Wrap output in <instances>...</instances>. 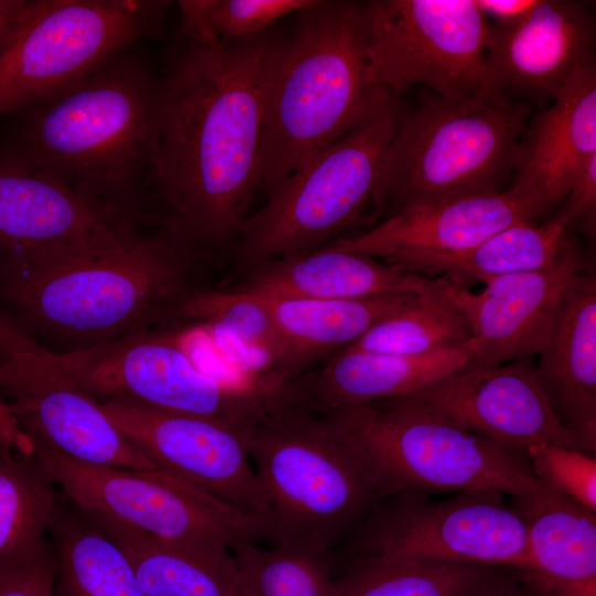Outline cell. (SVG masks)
<instances>
[{
	"instance_id": "obj_14",
	"label": "cell",
	"mask_w": 596,
	"mask_h": 596,
	"mask_svg": "<svg viewBox=\"0 0 596 596\" xmlns=\"http://www.w3.org/2000/svg\"><path fill=\"white\" fill-rule=\"evenodd\" d=\"M361 555L511 568L529 565L523 522L504 494L465 491L443 500L402 493L376 505L358 528Z\"/></svg>"
},
{
	"instance_id": "obj_26",
	"label": "cell",
	"mask_w": 596,
	"mask_h": 596,
	"mask_svg": "<svg viewBox=\"0 0 596 596\" xmlns=\"http://www.w3.org/2000/svg\"><path fill=\"white\" fill-rule=\"evenodd\" d=\"M84 513L123 550L146 596H240L232 552L170 544L113 519Z\"/></svg>"
},
{
	"instance_id": "obj_12",
	"label": "cell",
	"mask_w": 596,
	"mask_h": 596,
	"mask_svg": "<svg viewBox=\"0 0 596 596\" xmlns=\"http://www.w3.org/2000/svg\"><path fill=\"white\" fill-rule=\"evenodd\" d=\"M362 20L371 74L392 94L421 84L441 96L521 105L490 81V23L476 0H372L362 3Z\"/></svg>"
},
{
	"instance_id": "obj_42",
	"label": "cell",
	"mask_w": 596,
	"mask_h": 596,
	"mask_svg": "<svg viewBox=\"0 0 596 596\" xmlns=\"http://www.w3.org/2000/svg\"><path fill=\"white\" fill-rule=\"evenodd\" d=\"M10 421L9 412L4 405V403L0 398V424L7 423Z\"/></svg>"
},
{
	"instance_id": "obj_35",
	"label": "cell",
	"mask_w": 596,
	"mask_h": 596,
	"mask_svg": "<svg viewBox=\"0 0 596 596\" xmlns=\"http://www.w3.org/2000/svg\"><path fill=\"white\" fill-rule=\"evenodd\" d=\"M525 457L534 477L551 490L596 512V457L551 443L531 445Z\"/></svg>"
},
{
	"instance_id": "obj_25",
	"label": "cell",
	"mask_w": 596,
	"mask_h": 596,
	"mask_svg": "<svg viewBox=\"0 0 596 596\" xmlns=\"http://www.w3.org/2000/svg\"><path fill=\"white\" fill-rule=\"evenodd\" d=\"M470 360L467 343L421 355L342 349L322 368L299 379L298 385L305 402L331 412L408 395Z\"/></svg>"
},
{
	"instance_id": "obj_28",
	"label": "cell",
	"mask_w": 596,
	"mask_h": 596,
	"mask_svg": "<svg viewBox=\"0 0 596 596\" xmlns=\"http://www.w3.org/2000/svg\"><path fill=\"white\" fill-rule=\"evenodd\" d=\"M571 236L570 221L557 210L542 224L517 222L461 253L421 258L402 268L468 288L471 284H486L498 277L553 265Z\"/></svg>"
},
{
	"instance_id": "obj_11",
	"label": "cell",
	"mask_w": 596,
	"mask_h": 596,
	"mask_svg": "<svg viewBox=\"0 0 596 596\" xmlns=\"http://www.w3.org/2000/svg\"><path fill=\"white\" fill-rule=\"evenodd\" d=\"M168 1L36 0L0 49V117L31 108L153 32Z\"/></svg>"
},
{
	"instance_id": "obj_41",
	"label": "cell",
	"mask_w": 596,
	"mask_h": 596,
	"mask_svg": "<svg viewBox=\"0 0 596 596\" xmlns=\"http://www.w3.org/2000/svg\"><path fill=\"white\" fill-rule=\"evenodd\" d=\"M30 1L0 0V49L6 46L18 31Z\"/></svg>"
},
{
	"instance_id": "obj_13",
	"label": "cell",
	"mask_w": 596,
	"mask_h": 596,
	"mask_svg": "<svg viewBox=\"0 0 596 596\" xmlns=\"http://www.w3.org/2000/svg\"><path fill=\"white\" fill-rule=\"evenodd\" d=\"M0 398L19 430L76 459L158 468L15 316L0 306Z\"/></svg>"
},
{
	"instance_id": "obj_15",
	"label": "cell",
	"mask_w": 596,
	"mask_h": 596,
	"mask_svg": "<svg viewBox=\"0 0 596 596\" xmlns=\"http://www.w3.org/2000/svg\"><path fill=\"white\" fill-rule=\"evenodd\" d=\"M98 403L110 422L159 469L244 513L267 517L246 427L128 400Z\"/></svg>"
},
{
	"instance_id": "obj_4",
	"label": "cell",
	"mask_w": 596,
	"mask_h": 596,
	"mask_svg": "<svg viewBox=\"0 0 596 596\" xmlns=\"http://www.w3.org/2000/svg\"><path fill=\"white\" fill-rule=\"evenodd\" d=\"M158 91L140 61L116 54L28 108L9 149L91 196L131 207L130 196L151 172Z\"/></svg>"
},
{
	"instance_id": "obj_2",
	"label": "cell",
	"mask_w": 596,
	"mask_h": 596,
	"mask_svg": "<svg viewBox=\"0 0 596 596\" xmlns=\"http://www.w3.org/2000/svg\"><path fill=\"white\" fill-rule=\"evenodd\" d=\"M184 262L175 242L131 228L1 259L0 298L32 333L87 349L146 330L178 306Z\"/></svg>"
},
{
	"instance_id": "obj_19",
	"label": "cell",
	"mask_w": 596,
	"mask_h": 596,
	"mask_svg": "<svg viewBox=\"0 0 596 596\" xmlns=\"http://www.w3.org/2000/svg\"><path fill=\"white\" fill-rule=\"evenodd\" d=\"M595 23L589 7L574 0H539L521 21L490 24L487 68L499 94L553 100L579 67L595 64ZM514 103V102H512Z\"/></svg>"
},
{
	"instance_id": "obj_5",
	"label": "cell",
	"mask_w": 596,
	"mask_h": 596,
	"mask_svg": "<svg viewBox=\"0 0 596 596\" xmlns=\"http://www.w3.org/2000/svg\"><path fill=\"white\" fill-rule=\"evenodd\" d=\"M276 543L326 552L380 500L330 416L288 401L245 428Z\"/></svg>"
},
{
	"instance_id": "obj_16",
	"label": "cell",
	"mask_w": 596,
	"mask_h": 596,
	"mask_svg": "<svg viewBox=\"0 0 596 596\" xmlns=\"http://www.w3.org/2000/svg\"><path fill=\"white\" fill-rule=\"evenodd\" d=\"M395 398L525 459L526 448L539 443L578 449L539 385L533 356L488 368L466 365Z\"/></svg>"
},
{
	"instance_id": "obj_7",
	"label": "cell",
	"mask_w": 596,
	"mask_h": 596,
	"mask_svg": "<svg viewBox=\"0 0 596 596\" xmlns=\"http://www.w3.org/2000/svg\"><path fill=\"white\" fill-rule=\"evenodd\" d=\"M528 108L479 97L427 95L401 115L381 182L393 212L409 205L489 194L509 188Z\"/></svg>"
},
{
	"instance_id": "obj_8",
	"label": "cell",
	"mask_w": 596,
	"mask_h": 596,
	"mask_svg": "<svg viewBox=\"0 0 596 596\" xmlns=\"http://www.w3.org/2000/svg\"><path fill=\"white\" fill-rule=\"evenodd\" d=\"M401 110L397 98L312 157L268 192L246 216L238 255L256 266L313 251L382 207L381 182Z\"/></svg>"
},
{
	"instance_id": "obj_21",
	"label": "cell",
	"mask_w": 596,
	"mask_h": 596,
	"mask_svg": "<svg viewBox=\"0 0 596 596\" xmlns=\"http://www.w3.org/2000/svg\"><path fill=\"white\" fill-rule=\"evenodd\" d=\"M596 156V68L576 70L552 103L526 125L509 188L525 194L539 217L555 212L575 177Z\"/></svg>"
},
{
	"instance_id": "obj_22",
	"label": "cell",
	"mask_w": 596,
	"mask_h": 596,
	"mask_svg": "<svg viewBox=\"0 0 596 596\" xmlns=\"http://www.w3.org/2000/svg\"><path fill=\"white\" fill-rule=\"evenodd\" d=\"M539 385L577 448L596 454V279L585 269L565 286L534 364Z\"/></svg>"
},
{
	"instance_id": "obj_10",
	"label": "cell",
	"mask_w": 596,
	"mask_h": 596,
	"mask_svg": "<svg viewBox=\"0 0 596 596\" xmlns=\"http://www.w3.org/2000/svg\"><path fill=\"white\" fill-rule=\"evenodd\" d=\"M53 353L98 402L128 400L247 427L263 413L295 398L294 383L225 381L202 370L175 337L147 330L87 349Z\"/></svg>"
},
{
	"instance_id": "obj_9",
	"label": "cell",
	"mask_w": 596,
	"mask_h": 596,
	"mask_svg": "<svg viewBox=\"0 0 596 596\" xmlns=\"http://www.w3.org/2000/svg\"><path fill=\"white\" fill-rule=\"evenodd\" d=\"M29 443L64 498L84 512L183 547L231 552L240 542L273 541L267 517L244 513L164 470L91 464Z\"/></svg>"
},
{
	"instance_id": "obj_37",
	"label": "cell",
	"mask_w": 596,
	"mask_h": 596,
	"mask_svg": "<svg viewBox=\"0 0 596 596\" xmlns=\"http://www.w3.org/2000/svg\"><path fill=\"white\" fill-rule=\"evenodd\" d=\"M55 573L50 543L36 556L0 570V596H53Z\"/></svg>"
},
{
	"instance_id": "obj_24",
	"label": "cell",
	"mask_w": 596,
	"mask_h": 596,
	"mask_svg": "<svg viewBox=\"0 0 596 596\" xmlns=\"http://www.w3.org/2000/svg\"><path fill=\"white\" fill-rule=\"evenodd\" d=\"M509 504L525 530L523 576L549 596H596V512L544 485Z\"/></svg>"
},
{
	"instance_id": "obj_32",
	"label": "cell",
	"mask_w": 596,
	"mask_h": 596,
	"mask_svg": "<svg viewBox=\"0 0 596 596\" xmlns=\"http://www.w3.org/2000/svg\"><path fill=\"white\" fill-rule=\"evenodd\" d=\"M445 279L436 278L402 310L380 321L348 350L373 353L421 355L465 345L468 324L444 291Z\"/></svg>"
},
{
	"instance_id": "obj_20",
	"label": "cell",
	"mask_w": 596,
	"mask_h": 596,
	"mask_svg": "<svg viewBox=\"0 0 596 596\" xmlns=\"http://www.w3.org/2000/svg\"><path fill=\"white\" fill-rule=\"evenodd\" d=\"M538 217L533 202L508 188L405 206L370 230L339 237L329 246L402 268L421 258L461 253L511 224Z\"/></svg>"
},
{
	"instance_id": "obj_38",
	"label": "cell",
	"mask_w": 596,
	"mask_h": 596,
	"mask_svg": "<svg viewBox=\"0 0 596 596\" xmlns=\"http://www.w3.org/2000/svg\"><path fill=\"white\" fill-rule=\"evenodd\" d=\"M570 221L588 235L595 233L596 221V156H593L575 177L558 209Z\"/></svg>"
},
{
	"instance_id": "obj_1",
	"label": "cell",
	"mask_w": 596,
	"mask_h": 596,
	"mask_svg": "<svg viewBox=\"0 0 596 596\" xmlns=\"http://www.w3.org/2000/svg\"><path fill=\"white\" fill-rule=\"evenodd\" d=\"M284 40L266 30L190 42L159 81L151 173L187 241L238 235L260 187L267 93Z\"/></svg>"
},
{
	"instance_id": "obj_18",
	"label": "cell",
	"mask_w": 596,
	"mask_h": 596,
	"mask_svg": "<svg viewBox=\"0 0 596 596\" xmlns=\"http://www.w3.org/2000/svg\"><path fill=\"white\" fill-rule=\"evenodd\" d=\"M131 209L91 196L10 149L0 152V260L137 228Z\"/></svg>"
},
{
	"instance_id": "obj_40",
	"label": "cell",
	"mask_w": 596,
	"mask_h": 596,
	"mask_svg": "<svg viewBox=\"0 0 596 596\" xmlns=\"http://www.w3.org/2000/svg\"><path fill=\"white\" fill-rule=\"evenodd\" d=\"M539 0H476L477 6L493 24L508 26L524 19Z\"/></svg>"
},
{
	"instance_id": "obj_39",
	"label": "cell",
	"mask_w": 596,
	"mask_h": 596,
	"mask_svg": "<svg viewBox=\"0 0 596 596\" xmlns=\"http://www.w3.org/2000/svg\"><path fill=\"white\" fill-rule=\"evenodd\" d=\"M466 596H549L524 576L519 579L497 568Z\"/></svg>"
},
{
	"instance_id": "obj_29",
	"label": "cell",
	"mask_w": 596,
	"mask_h": 596,
	"mask_svg": "<svg viewBox=\"0 0 596 596\" xmlns=\"http://www.w3.org/2000/svg\"><path fill=\"white\" fill-rule=\"evenodd\" d=\"M49 535L53 596H146L123 550L66 498H58Z\"/></svg>"
},
{
	"instance_id": "obj_30",
	"label": "cell",
	"mask_w": 596,
	"mask_h": 596,
	"mask_svg": "<svg viewBox=\"0 0 596 596\" xmlns=\"http://www.w3.org/2000/svg\"><path fill=\"white\" fill-rule=\"evenodd\" d=\"M55 481L29 446L0 434V570L28 561L46 536L58 497Z\"/></svg>"
},
{
	"instance_id": "obj_34",
	"label": "cell",
	"mask_w": 596,
	"mask_h": 596,
	"mask_svg": "<svg viewBox=\"0 0 596 596\" xmlns=\"http://www.w3.org/2000/svg\"><path fill=\"white\" fill-rule=\"evenodd\" d=\"M183 318L198 321L206 330L225 332L262 351L281 383L292 382L289 351L267 307L255 296L227 291H199L178 304Z\"/></svg>"
},
{
	"instance_id": "obj_17",
	"label": "cell",
	"mask_w": 596,
	"mask_h": 596,
	"mask_svg": "<svg viewBox=\"0 0 596 596\" xmlns=\"http://www.w3.org/2000/svg\"><path fill=\"white\" fill-rule=\"evenodd\" d=\"M584 269L583 249L572 234L555 263L546 268L491 279L478 292L445 279L444 291L470 330L467 345L471 360L467 365L496 366L539 354L565 286Z\"/></svg>"
},
{
	"instance_id": "obj_31",
	"label": "cell",
	"mask_w": 596,
	"mask_h": 596,
	"mask_svg": "<svg viewBox=\"0 0 596 596\" xmlns=\"http://www.w3.org/2000/svg\"><path fill=\"white\" fill-rule=\"evenodd\" d=\"M497 568L361 555L353 560L337 582L342 596H466Z\"/></svg>"
},
{
	"instance_id": "obj_6",
	"label": "cell",
	"mask_w": 596,
	"mask_h": 596,
	"mask_svg": "<svg viewBox=\"0 0 596 596\" xmlns=\"http://www.w3.org/2000/svg\"><path fill=\"white\" fill-rule=\"evenodd\" d=\"M326 413L379 499L445 491L514 496L543 486L525 458L398 398Z\"/></svg>"
},
{
	"instance_id": "obj_3",
	"label": "cell",
	"mask_w": 596,
	"mask_h": 596,
	"mask_svg": "<svg viewBox=\"0 0 596 596\" xmlns=\"http://www.w3.org/2000/svg\"><path fill=\"white\" fill-rule=\"evenodd\" d=\"M297 13L268 86L259 187L267 192L396 99L371 74L361 2L311 0Z\"/></svg>"
},
{
	"instance_id": "obj_23",
	"label": "cell",
	"mask_w": 596,
	"mask_h": 596,
	"mask_svg": "<svg viewBox=\"0 0 596 596\" xmlns=\"http://www.w3.org/2000/svg\"><path fill=\"white\" fill-rule=\"evenodd\" d=\"M435 280L364 254L327 245L256 265L231 290L266 298L348 300L421 294Z\"/></svg>"
},
{
	"instance_id": "obj_36",
	"label": "cell",
	"mask_w": 596,
	"mask_h": 596,
	"mask_svg": "<svg viewBox=\"0 0 596 596\" xmlns=\"http://www.w3.org/2000/svg\"><path fill=\"white\" fill-rule=\"evenodd\" d=\"M311 0H211L210 20L220 42L255 36L277 19L298 12Z\"/></svg>"
},
{
	"instance_id": "obj_27",
	"label": "cell",
	"mask_w": 596,
	"mask_h": 596,
	"mask_svg": "<svg viewBox=\"0 0 596 596\" xmlns=\"http://www.w3.org/2000/svg\"><path fill=\"white\" fill-rule=\"evenodd\" d=\"M416 295L348 300L255 297L273 316L297 376L313 360L354 343L373 326L405 308Z\"/></svg>"
},
{
	"instance_id": "obj_33",
	"label": "cell",
	"mask_w": 596,
	"mask_h": 596,
	"mask_svg": "<svg viewBox=\"0 0 596 596\" xmlns=\"http://www.w3.org/2000/svg\"><path fill=\"white\" fill-rule=\"evenodd\" d=\"M231 552L240 596H342L329 552L290 543L240 542Z\"/></svg>"
}]
</instances>
